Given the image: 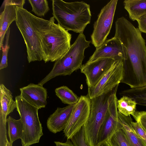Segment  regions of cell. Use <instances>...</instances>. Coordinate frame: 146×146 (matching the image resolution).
<instances>
[{"instance_id":"26","label":"cell","mask_w":146,"mask_h":146,"mask_svg":"<svg viewBox=\"0 0 146 146\" xmlns=\"http://www.w3.org/2000/svg\"><path fill=\"white\" fill-rule=\"evenodd\" d=\"M10 33V28L9 27L6 34L5 44L3 46L1 50H2V55L0 64V70L6 68L8 66L7 56L9 49L10 48L9 44V41Z\"/></svg>"},{"instance_id":"6","label":"cell","mask_w":146,"mask_h":146,"mask_svg":"<svg viewBox=\"0 0 146 146\" xmlns=\"http://www.w3.org/2000/svg\"><path fill=\"white\" fill-rule=\"evenodd\" d=\"M113 89L90 99V114L83 126L85 139L89 146L98 145L99 132L107 112L109 98Z\"/></svg>"},{"instance_id":"20","label":"cell","mask_w":146,"mask_h":146,"mask_svg":"<svg viewBox=\"0 0 146 146\" xmlns=\"http://www.w3.org/2000/svg\"><path fill=\"white\" fill-rule=\"evenodd\" d=\"M137 103L131 98L123 96L118 100L117 107L118 111L126 116H133L136 112Z\"/></svg>"},{"instance_id":"3","label":"cell","mask_w":146,"mask_h":146,"mask_svg":"<svg viewBox=\"0 0 146 146\" xmlns=\"http://www.w3.org/2000/svg\"><path fill=\"white\" fill-rule=\"evenodd\" d=\"M52 15L60 26L67 31L83 33L90 23V6L83 1L66 2L52 0Z\"/></svg>"},{"instance_id":"10","label":"cell","mask_w":146,"mask_h":146,"mask_svg":"<svg viewBox=\"0 0 146 146\" xmlns=\"http://www.w3.org/2000/svg\"><path fill=\"white\" fill-rule=\"evenodd\" d=\"M118 86H117L113 89L110 96L108 111L98 134V145L107 141L117 130L122 127L119 119L117 107L118 100L116 93Z\"/></svg>"},{"instance_id":"11","label":"cell","mask_w":146,"mask_h":146,"mask_svg":"<svg viewBox=\"0 0 146 146\" xmlns=\"http://www.w3.org/2000/svg\"><path fill=\"white\" fill-rule=\"evenodd\" d=\"M90 99L87 95L79 97L63 130L67 139H70L85 124L90 114Z\"/></svg>"},{"instance_id":"24","label":"cell","mask_w":146,"mask_h":146,"mask_svg":"<svg viewBox=\"0 0 146 146\" xmlns=\"http://www.w3.org/2000/svg\"><path fill=\"white\" fill-rule=\"evenodd\" d=\"M107 141L110 146H131L128 138L122 127L117 130Z\"/></svg>"},{"instance_id":"8","label":"cell","mask_w":146,"mask_h":146,"mask_svg":"<svg viewBox=\"0 0 146 146\" xmlns=\"http://www.w3.org/2000/svg\"><path fill=\"white\" fill-rule=\"evenodd\" d=\"M117 1L111 0L103 7L94 24L91 37L92 43L96 48L104 42L110 33Z\"/></svg>"},{"instance_id":"31","label":"cell","mask_w":146,"mask_h":146,"mask_svg":"<svg viewBox=\"0 0 146 146\" xmlns=\"http://www.w3.org/2000/svg\"><path fill=\"white\" fill-rule=\"evenodd\" d=\"M25 1V0H4L3 1L6 4L15 5L21 8H23Z\"/></svg>"},{"instance_id":"1","label":"cell","mask_w":146,"mask_h":146,"mask_svg":"<svg viewBox=\"0 0 146 146\" xmlns=\"http://www.w3.org/2000/svg\"><path fill=\"white\" fill-rule=\"evenodd\" d=\"M114 37L120 41L126 52L121 83L131 88L146 86V44L141 32L122 16L115 22Z\"/></svg>"},{"instance_id":"12","label":"cell","mask_w":146,"mask_h":146,"mask_svg":"<svg viewBox=\"0 0 146 146\" xmlns=\"http://www.w3.org/2000/svg\"><path fill=\"white\" fill-rule=\"evenodd\" d=\"M115 61L111 58H103L92 62H87L82 65L80 69V71L86 76L88 88L93 87L97 84Z\"/></svg>"},{"instance_id":"23","label":"cell","mask_w":146,"mask_h":146,"mask_svg":"<svg viewBox=\"0 0 146 146\" xmlns=\"http://www.w3.org/2000/svg\"><path fill=\"white\" fill-rule=\"evenodd\" d=\"M55 92L56 95L64 104L74 105L79 101V97L66 86H62L57 88Z\"/></svg>"},{"instance_id":"9","label":"cell","mask_w":146,"mask_h":146,"mask_svg":"<svg viewBox=\"0 0 146 146\" xmlns=\"http://www.w3.org/2000/svg\"><path fill=\"white\" fill-rule=\"evenodd\" d=\"M123 73V60H115L97 84L93 87L88 88L87 96L91 99L111 91L121 83Z\"/></svg>"},{"instance_id":"2","label":"cell","mask_w":146,"mask_h":146,"mask_svg":"<svg viewBox=\"0 0 146 146\" xmlns=\"http://www.w3.org/2000/svg\"><path fill=\"white\" fill-rule=\"evenodd\" d=\"M29 16L40 41L45 63L56 61L61 58L70 47L72 35L58 24L55 23L53 17L46 20L30 12Z\"/></svg>"},{"instance_id":"17","label":"cell","mask_w":146,"mask_h":146,"mask_svg":"<svg viewBox=\"0 0 146 146\" xmlns=\"http://www.w3.org/2000/svg\"><path fill=\"white\" fill-rule=\"evenodd\" d=\"M0 119L1 123L5 125L7 115L16 108V103L13 99L11 92L3 84L0 85Z\"/></svg>"},{"instance_id":"33","label":"cell","mask_w":146,"mask_h":146,"mask_svg":"<svg viewBox=\"0 0 146 146\" xmlns=\"http://www.w3.org/2000/svg\"><path fill=\"white\" fill-rule=\"evenodd\" d=\"M97 146H110L108 141H105Z\"/></svg>"},{"instance_id":"30","label":"cell","mask_w":146,"mask_h":146,"mask_svg":"<svg viewBox=\"0 0 146 146\" xmlns=\"http://www.w3.org/2000/svg\"><path fill=\"white\" fill-rule=\"evenodd\" d=\"M138 28L141 33L146 34V13L140 17L137 21Z\"/></svg>"},{"instance_id":"18","label":"cell","mask_w":146,"mask_h":146,"mask_svg":"<svg viewBox=\"0 0 146 146\" xmlns=\"http://www.w3.org/2000/svg\"><path fill=\"white\" fill-rule=\"evenodd\" d=\"M123 3L130 19L133 21H137L146 13V0H125Z\"/></svg>"},{"instance_id":"22","label":"cell","mask_w":146,"mask_h":146,"mask_svg":"<svg viewBox=\"0 0 146 146\" xmlns=\"http://www.w3.org/2000/svg\"><path fill=\"white\" fill-rule=\"evenodd\" d=\"M132 121L127 119L121 123L122 127L128 138L131 146H146V142L136 133L133 128Z\"/></svg>"},{"instance_id":"15","label":"cell","mask_w":146,"mask_h":146,"mask_svg":"<svg viewBox=\"0 0 146 146\" xmlns=\"http://www.w3.org/2000/svg\"><path fill=\"white\" fill-rule=\"evenodd\" d=\"M76 104L68 105L62 108L58 107L50 115L46 123L47 127L50 131L55 134L63 131Z\"/></svg>"},{"instance_id":"14","label":"cell","mask_w":146,"mask_h":146,"mask_svg":"<svg viewBox=\"0 0 146 146\" xmlns=\"http://www.w3.org/2000/svg\"><path fill=\"white\" fill-rule=\"evenodd\" d=\"M20 95L27 102L39 109L47 104L46 89L39 84L30 83L20 89Z\"/></svg>"},{"instance_id":"25","label":"cell","mask_w":146,"mask_h":146,"mask_svg":"<svg viewBox=\"0 0 146 146\" xmlns=\"http://www.w3.org/2000/svg\"><path fill=\"white\" fill-rule=\"evenodd\" d=\"M28 1L32 7V11L38 17H44L50 10L46 0H28Z\"/></svg>"},{"instance_id":"16","label":"cell","mask_w":146,"mask_h":146,"mask_svg":"<svg viewBox=\"0 0 146 146\" xmlns=\"http://www.w3.org/2000/svg\"><path fill=\"white\" fill-rule=\"evenodd\" d=\"M0 50L3 46L4 37L11 24L17 18L16 6L3 2L0 7Z\"/></svg>"},{"instance_id":"29","label":"cell","mask_w":146,"mask_h":146,"mask_svg":"<svg viewBox=\"0 0 146 146\" xmlns=\"http://www.w3.org/2000/svg\"><path fill=\"white\" fill-rule=\"evenodd\" d=\"M132 126L136 133L146 142V132L137 122H131Z\"/></svg>"},{"instance_id":"7","label":"cell","mask_w":146,"mask_h":146,"mask_svg":"<svg viewBox=\"0 0 146 146\" xmlns=\"http://www.w3.org/2000/svg\"><path fill=\"white\" fill-rule=\"evenodd\" d=\"M16 25L21 32L26 45L27 58L30 63L43 60L41 44L30 20L29 11L16 6Z\"/></svg>"},{"instance_id":"34","label":"cell","mask_w":146,"mask_h":146,"mask_svg":"<svg viewBox=\"0 0 146 146\" xmlns=\"http://www.w3.org/2000/svg\"><path fill=\"white\" fill-rule=\"evenodd\" d=\"M12 145L7 140H6V141L5 143V146H12Z\"/></svg>"},{"instance_id":"5","label":"cell","mask_w":146,"mask_h":146,"mask_svg":"<svg viewBox=\"0 0 146 146\" xmlns=\"http://www.w3.org/2000/svg\"><path fill=\"white\" fill-rule=\"evenodd\" d=\"M15 101L23 127L21 139L22 146H30L39 143L43 135L38 116L39 109L28 103L20 95L15 97Z\"/></svg>"},{"instance_id":"19","label":"cell","mask_w":146,"mask_h":146,"mask_svg":"<svg viewBox=\"0 0 146 146\" xmlns=\"http://www.w3.org/2000/svg\"><path fill=\"white\" fill-rule=\"evenodd\" d=\"M8 124V133L9 142L12 145L16 140L21 139L23 134V127L21 119L16 120L9 116L7 119Z\"/></svg>"},{"instance_id":"28","label":"cell","mask_w":146,"mask_h":146,"mask_svg":"<svg viewBox=\"0 0 146 146\" xmlns=\"http://www.w3.org/2000/svg\"><path fill=\"white\" fill-rule=\"evenodd\" d=\"M133 117L146 132V111H136Z\"/></svg>"},{"instance_id":"32","label":"cell","mask_w":146,"mask_h":146,"mask_svg":"<svg viewBox=\"0 0 146 146\" xmlns=\"http://www.w3.org/2000/svg\"><path fill=\"white\" fill-rule=\"evenodd\" d=\"M56 146H75L70 139H67L65 142H62L60 141L54 142Z\"/></svg>"},{"instance_id":"27","label":"cell","mask_w":146,"mask_h":146,"mask_svg":"<svg viewBox=\"0 0 146 146\" xmlns=\"http://www.w3.org/2000/svg\"><path fill=\"white\" fill-rule=\"evenodd\" d=\"M70 140L75 146H89L85 139L83 126Z\"/></svg>"},{"instance_id":"21","label":"cell","mask_w":146,"mask_h":146,"mask_svg":"<svg viewBox=\"0 0 146 146\" xmlns=\"http://www.w3.org/2000/svg\"><path fill=\"white\" fill-rule=\"evenodd\" d=\"M120 94L131 98L136 102L137 104L146 106V85L123 90L120 92Z\"/></svg>"},{"instance_id":"4","label":"cell","mask_w":146,"mask_h":146,"mask_svg":"<svg viewBox=\"0 0 146 146\" xmlns=\"http://www.w3.org/2000/svg\"><path fill=\"white\" fill-rule=\"evenodd\" d=\"M91 41L86 39L83 33H79L74 42L67 52L55 61L49 73L38 83L42 86L56 76L71 75L80 69L84 58L85 50L90 46Z\"/></svg>"},{"instance_id":"13","label":"cell","mask_w":146,"mask_h":146,"mask_svg":"<svg viewBox=\"0 0 146 146\" xmlns=\"http://www.w3.org/2000/svg\"><path fill=\"white\" fill-rule=\"evenodd\" d=\"M125 49L120 41L113 37L106 40L100 46L96 48L88 62H90L101 58H111L115 60H123L125 57Z\"/></svg>"}]
</instances>
